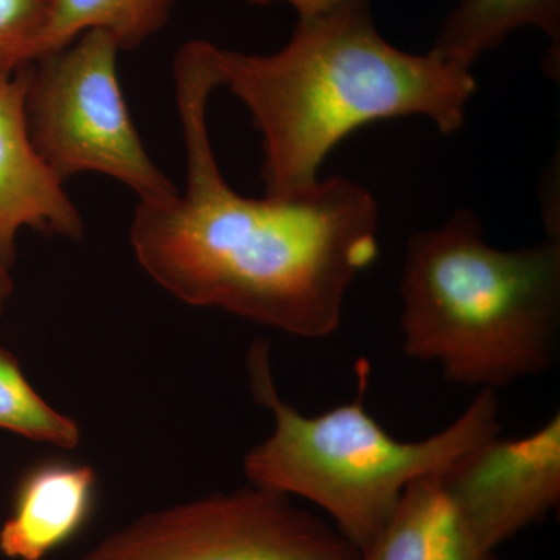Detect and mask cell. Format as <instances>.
Masks as SVG:
<instances>
[{"mask_svg":"<svg viewBox=\"0 0 560 560\" xmlns=\"http://www.w3.org/2000/svg\"><path fill=\"white\" fill-rule=\"evenodd\" d=\"M212 47L195 39L176 55L186 189L139 200L130 228L136 259L161 289L194 307L291 337H330L350 287L377 259V201L342 176L289 200L232 189L209 138L208 103L219 88Z\"/></svg>","mask_w":560,"mask_h":560,"instance_id":"obj_1","label":"cell"},{"mask_svg":"<svg viewBox=\"0 0 560 560\" xmlns=\"http://www.w3.org/2000/svg\"><path fill=\"white\" fill-rule=\"evenodd\" d=\"M212 60L219 88L246 106L260 132L265 197L278 200L313 189L330 151L366 125L420 116L442 135L458 131L477 91L470 70L383 38L371 0L298 21L276 54L213 44Z\"/></svg>","mask_w":560,"mask_h":560,"instance_id":"obj_2","label":"cell"},{"mask_svg":"<svg viewBox=\"0 0 560 560\" xmlns=\"http://www.w3.org/2000/svg\"><path fill=\"white\" fill-rule=\"evenodd\" d=\"M400 296L404 352L438 364L445 381L497 390L558 363L560 235L495 248L460 209L408 238Z\"/></svg>","mask_w":560,"mask_h":560,"instance_id":"obj_3","label":"cell"},{"mask_svg":"<svg viewBox=\"0 0 560 560\" xmlns=\"http://www.w3.org/2000/svg\"><path fill=\"white\" fill-rule=\"evenodd\" d=\"M246 361L254 400L275 418L270 436L243 459L249 485L311 501L360 555L385 528L410 482L500 434L493 389L478 390L463 415L440 433L400 441L366 410L368 361L357 366L353 399L318 416L301 415L280 397L267 342H254Z\"/></svg>","mask_w":560,"mask_h":560,"instance_id":"obj_4","label":"cell"},{"mask_svg":"<svg viewBox=\"0 0 560 560\" xmlns=\"http://www.w3.org/2000/svg\"><path fill=\"white\" fill-rule=\"evenodd\" d=\"M120 51L109 33L90 31L28 62V138L62 184L101 173L130 187L139 200H164L179 190L136 130L120 86Z\"/></svg>","mask_w":560,"mask_h":560,"instance_id":"obj_5","label":"cell"},{"mask_svg":"<svg viewBox=\"0 0 560 560\" xmlns=\"http://www.w3.org/2000/svg\"><path fill=\"white\" fill-rule=\"evenodd\" d=\"M80 560H361L331 523L275 490L230 493L149 512Z\"/></svg>","mask_w":560,"mask_h":560,"instance_id":"obj_6","label":"cell"},{"mask_svg":"<svg viewBox=\"0 0 560 560\" xmlns=\"http://www.w3.org/2000/svg\"><path fill=\"white\" fill-rule=\"evenodd\" d=\"M441 480L489 550L547 517L560 501V415L521 438H489L441 470Z\"/></svg>","mask_w":560,"mask_h":560,"instance_id":"obj_7","label":"cell"},{"mask_svg":"<svg viewBox=\"0 0 560 560\" xmlns=\"http://www.w3.org/2000/svg\"><path fill=\"white\" fill-rule=\"evenodd\" d=\"M28 65L0 79V260L13 268L24 228L80 241L84 221L65 184L33 149L25 124Z\"/></svg>","mask_w":560,"mask_h":560,"instance_id":"obj_8","label":"cell"},{"mask_svg":"<svg viewBox=\"0 0 560 560\" xmlns=\"http://www.w3.org/2000/svg\"><path fill=\"white\" fill-rule=\"evenodd\" d=\"M97 500V471L90 464L49 459L22 475L0 552L11 560H44L90 525Z\"/></svg>","mask_w":560,"mask_h":560,"instance_id":"obj_9","label":"cell"},{"mask_svg":"<svg viewBox=\"0 0 560 560\" xmlns=\"http://www.w3.org/2000/svg\"><path fill=\"white\" fill-rule=\"evenodd\" d=\"M441 470L408 485L361 560H497L448 495Z\"/></svg>","mask_w":560,"mask_h":560,"instance_id":"obj_10","label":"cell"},{"mask_svg":"<svg viewBox=\"0 0 560 560\" xmlns=\"http://www.w3.org/2000/svg\"><path fill=\"white\" fill-rule=\"evenodd\" d=\"M534 27L552 40L559 55L560 0H460L442 25L433 51L456 68L470 70L486 51L512 32Z\"/></svg>","mask_w":560,"mask_h":560,"instance_id":"obj_11","label":"cell"},{"mask_svg":"<svg viewBox=\"0 0 560 560\" xmlns=\"http://www.w3.org/2000/svg\"><path fill=\"white\" fill-rule=\"evenodd\" d=\"M178 0H57L39 55L60 49L81 33H109L120 50H135L171 21Z\"/></svg>","mask_w":560,"mask_h":560,"instance_id":"obj_12","label":"cell"},{"mask_svg":"<svg viewBox=\"0 0 560 560\" xmlns=\"http://www.w3.org/2000/svg\"><path fill=\"white\" fill-rule=\"evenodd\" d=\"M0 430L73 451L81 442L79 422L51 408L25 378L20 361L0 346Z\"/></svg>","mask_w":560,"mask_h":560,"instance_id":"obj_13","label":"cell"},{"mask_svg":"<svg viewBox=\"0 0 560 560\" xmlns=\"http://www.w3.org/2000/svg\"><path fill=\"white\" fill-rule=\"evenodd\" d=\"M57 0H0V79L38 57Z\"/></svg>","mask_w":560,"mask_h":560,"instance_id":"obj_14","label":"cell"},{"mask_svg":"<svg viewBox=\"0 0 560 560\" xmlns=\"http://www.w3.org/2000/svg\"><path fill=\"white\" fill-rule=\"evenodd\" d=\"M254 5H271L276 2H285L298 11L300 20H308V18L319 16L327 11L337 9L346 0H248Z\"/></svg>","mask_w":560,"mask_h":560,"instance_id":"obj_15","label":"cell"},{"mask_svg":"<svg viewBox=\"0 0 560 560\" xmlns=\"http://www.w3.org/2000/svg\"><path fill=\"white\" fill-rule=\"evenodd\" d=\"M13 290L14 282L13 278H11V268L0 260V318H2L7 302H9L11 294H13Z\"/></svg>","mask_w":560,"mask_h":560,"instance_id":"obj_16","label":"cell"}]
</instances>
